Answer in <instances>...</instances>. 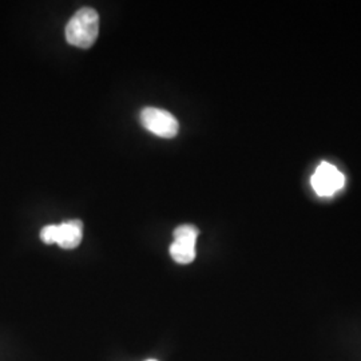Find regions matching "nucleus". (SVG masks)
<instances>
[{"label": "nucleus", "mask_w": 361, "mask_h": 361, "mask_svg": "<svg viewBox=\"0 0 361 361\" xmlns=\"http://www.w3.org/2000/svg\"><path fill=\"white\" fill-rule=\"evenodd\" d=\"M147 361H157V360H147Z\"/></svg>", "instance_id": "8"}, {"label": "nucleus", "mask_w": 361, "mask_h": 361, "mask_svg": "<svg viewBox=\"0 0 361 361\" xmlns=\"http://www.w3.org/2000/svg\"><path fill=\"white\" fill-rule=\"evenodd\" d=\"M312 188L320 197H332L344 188V174L329 162H322L312 176Z\"/></svg>", "instance_id": "3"}, {"label": "nucleus", "mask_w": 361, "mask_h": 361, "mask_svg": "<svg viewBox=\"0 0 361 361\" xmlns=\"http://www.w3.org/2000/svg\"><path fill=\"white\" fill-rule=\"evenodd\" d=\"M200 231L193 225H180L174 231V240L177 238H198Z\"/></svg>", "instance_id": "6"}, {"label": "nucleus", "mask_w": 361, "mask_h": 361, "mask_svg": "<svg viewBox=\"0 0 361 361\" xmlns=\"http://www.w3.org/2000/svg\"><path fill=\"white\" fill-rule=\"evenodd\" d=\"M98 13L90 7H83L68 20L66 26V40L79 49H89L98 38Z\"/></svg>", "instance_id": "1"}, {"label": "nucleus", "mask_w": 361, "mask_h": 361, "mask_svg": "<svg viewBox=\"0 0 361 361\" xmlns=\"http://www.w3.org/2000/svg\"><path fill=\"white\" fill-rule=\"evenodd\" d=\"M141 123L145 129L162 138H173L178 134L180 130V123L176 116L166 110L155 107L143 109Z\"/></svg>", "instance_id": "2"}, {"label": "nucleus", "mask_w": 361, "mask_h": 361, "mask_svg": "<svg viewBox=\"0 0 361 361\" xmlns=\"http://www.w3.org/2000/svg\"><path fill=\"white\" fill-rule=\"evenodd\" d=\"M83 237V224L79 219H70L58 225L56 244L62 249H75Z\"/></svg>", "instance_id": "4"}, {"label": "nucleus", "mask_w": 361, "mask_h": 361, "mask_svg": "<svg viewBox=\"0 0 361 361\" xmlns=\"http://www.w3.org/2000/svg\"><path fill=\"white\" fill-rule=\"evenodd\" d=\"M195 243L197 240L194 238L174 240V243L170 245V256L176 262L182 265L193 262L195 258Z\"/></svg>", "instance_id": "5"}, {"label": "nucleus", "mask_w": 361, "mask_h": 361, "mask_svg": "<svg viewBox=\"0 0 361 361\" xmlns=\"http://www.w3.org/2000/svg\"><path fill=\"white\" fill-rule=\"evenodd\" d=\"M40 238L44 244H56L58 240V225L44 226L40 232Z\"/></svg>", "instance_id": "7"}]
</instances>
